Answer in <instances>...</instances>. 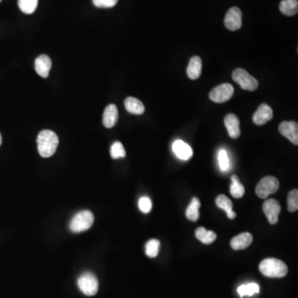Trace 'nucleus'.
Wrapping results in <instances>:
<instances>
[{"label":"nucleus","instance_id":"obj_1","mask_svg":"<svg viewBox=\"0 0 298 298\" xmlns=\"http://www.w3.org/2000/svg\"><path fill=\"white\" fill-rule=\"evenodd\" d=\"M37 142L40 155L47 159L56 153L59 144L58 136L53 131L42 130L37 136Z\"/></svg>","mask_w":298,"mask_h":298},{"label":"nucleus","instance_id":"obj_26","mask_svg":"<svg viewBox=\"0 0 298 298\" xmlns=\"http://www.w3.org/2000/svg\"><path fill=\"white\" fill-rule=\"evenodd\" d=\"M160 249V241L158 240H150L145 246V253L149 258H155L158 256Z\"/></svg>","mask_w":298,"mask_h":298},{"label":"nucleus","instance_id":"obj_9","mask_svg":"<svg viewBox=\"0 0 298 298\" xmlns=\"http://www.w3.org/2000/svg\"><path fill=\"white\" fill-rule=\"evenodd\" d=\"M263 210L268 222L271 225H275L278 221V216L281 212V205L275 199H268L263 203Z\"/></svg>","mask_w":298,"mask_h":298},{"label":"nucleus","instance_id":"obj_11","mask_svg":"<svg viewBox=\"0 0 298 298\" xmlns=\"http://www.w3.org/2000/svg\"><path fill=\"white\" fill-rule=\"evenodd\" d=\"M273 111L269 105L262 104L254 113L253 121L256 125H263L273 119Z\"/></svg>","mask_w":298,"mask_h":298},{"label":"nucleus","instance_id":"obj_32","mask_svg":"<svg viewBox=\"0 0 298 298\" xmlns=\"http://www.w3.org/2000/svg\"><path fill=\"white\" fill-rule=\"evenodd\" d=\"M2 144V135L0 133V145Z\"/></svg>","mask_w":298,"mask_h":298},{"label":"nucleus","instance_id":"obj_19","mask_svg":"<svg viewBox=\"0 0 298 298\" xmlns=\"http://www.w3.org/2000/svg\"><path fill=\"white\" fill-rule=\"evenodd\" d=\"M124 105L127 111L133 114H142L144 113V105L142 101L134 98V97H128L124 101Z\"/></svg>","mask_w":298,"mask_h":298},{"label":"nucleus","instance_id":"obj_31","mask_svg":"<svg viewBox=\"0 0 298 298\" xmlns=\"http://www.w3.org/2000/svg\"><path fill=\"white\" fill-rule=\"evenodd\" d=\"M119 0H93L95 6L98 8H113Z\"/></svg>","mask_w":298,"mask_h":298},{"label":"nucleus","instance_id":"obj_28","mask_svg":"<svg viewBox=\"0 0 298 298\" xmlns=\"http://www.w3.org/2000/svg\"><path fill=\"white\" fill-rule=\"evenodd\" d=\"M110 155L113 159H122L126 156L125 149L120 142L113 143L110 148Z\"/></svg>","mask_w":298,"mask_h":298},{"label":"nucleus","instance_id":"obj_6","mask_svg":"<svg viewBox=\"0 0 298 298\" xmlns=\"http://www.w3.org/2000/svg\"><path fill=\"white\" fill-rule=\"evenodd\" d=\"M278 189H279L278 180L276 177L268 176L260 180V182L257 185L255 192L259 198L266 199L272 194L277 192Z\"/></svg>","mask_w":298,"mask_h":298},{"label":"nucleus","instance_id":"obj_23","mask_svg":"<svg viewBox=\"0 0 298 298\" xmlns=\"http://www.w3.org/2000/svg\"><path fill=\"white\" fill-rule=\"evenodd\" d=\"M231 181H232L231 186V196L235 197V198H241L245 195V187L243 186L242 183L240 182L239 177L236 175L232 176Z\"/></svg>","mask_w":298,"mask_h":298},{"label":"nucleus","instance_id":"obj_7","mask_svg":"<svg viewBox=\"0 0 298 298\" xmlns=\"http://www.w3.org/2000/svg\"><path fill=\"white\" fill-rule=\"evenodd\" d=\"M234 87L232 85L226 83V84L219 85L218 87H214L210 94L209 97L212 101L215 103H224L231 100L233 96Z\"/></svg>","mask_w":298,"mask_h":298},{"label":"nucleus","instance_id":"obj_16","mask_svg":"<svg viewBox=\"0 0 298 298\" xmlns=\"http://www.w3.org/2000/svg\"><path fill=\"white\" fill-rule=\"evenodd\" d=\"M253 242V236L251 234L245 232L234 237L231 241V248L235 250H241L249 247Z\"/></svg>","mask_w":298,"mask_h":298},{"label":"nucleus","instance_id":"obj_15","mask_svg":"<svg viewBox=\"0 0 298 298\" xmlns=\"http://www.w3.org/2000/svg\"><path fill=\"white\" fill-rule=\"evenodd\" d=\"M119 119V111L115 105H108L103 114V124L106 128H113Z\"/></svg>","mask_w":298,"mask_h":298},{"label":"nucleus","instance_id":"obj_8","mask_svg":"<svg viewBox=\"0 0 298 298\" xmlns=\"http://www.w3.org/2000/svg\"><path fill=\"white\" fill-rule=\"evenodd\" d=\"M225 26L228 30L237 31L242 27V12L237 7L229 10L225 18Z\"/></svg>","mask_w":298,"mask_h":298},{"label":"nucleus","instance_id":"obj_5","mask_svg":"<svg viewBox=\"0 0 298 298\" xmlns=\"http://www.w3.org/2000/svg\"><path fill=\"white\" fill-rule=\"evenodd\" d=\"M232 78L245 91H254L259 87L258 81L242 68L234 70Z\"/></svg>","mask_w":298,"mask_h":298},{"label":"nucleus","instance_id":"obj_10","mask_svg":"<svg viewBox=\"0 0 298 298\" xmlns=\"http://www.w3.org/2000/svg\"><path fill=\"white\" fill-rule=\"evenodd\" d=\"M279 133L286 137L293 144H298V124L295 121H284L278 128Z\"/></svg>","mask_w":298,"mask_h":298},{"label":"nucleus","instance_id":"obj_30","mask_svg":"<svg viewBox=\"0 0 298 298\" xmlns=\"http://www.w3.org/2000/svg\"><path fill=\"white\" fill-rule=\"evenodd\" d=\"M138 207L143 213H148L152 210V201L148 197H142L138 201Z\"/></svg>","mask_w":298,"mask_h":298},{"label":"nucleus","instance_id":"obj_24","mask_svg":"<svg viewBox=\"0 0 298 298\" xmlns=\"http://www.w3.org/2000/svg\"><path fill=\"white\" fill-rule=\"evenodd\" d=\"M237 291L241 297L245 296H253L254 294L259 293V286L254 282L247 283L239 286Z\"/></svg>","mask_w":298,"mask_h":298},{"label":"nucleus","instance_id":"obj_20","mask_svg":"<svg viewBox=\"0 0 298 298\" xmlns=\"http://www.w3.org/2000/svg\"><path fill=\"white\" fill-rule=\"evenodd\" d=\"M200 207V201L197 197H194L191 200L190 205L186 209V216L189 220L196 222L200 218V211L199 209Z\"/></svg>","mask_w":298,"mask_h":298},{"label":"nucleus","instance_id":"obj_27","mask_svg":"<svg viewBox=\"0 0 298 298\" xmlns=\"http://www.w3.org/2000/svg\"><path fill=\"white\" fill-rule=\"evenodd\" d=\"M298 209V191L294 189L287 196V210L289 212H295Z\"/></svg>","mask_w":298,"mask_h":298},{"label":"nucleus","instance_id":"obj_22","mask_svg":"<svg viewBox=\"0 0 298 298\" xmlns=\"http://www.w3.org/2000/svg\"><path fill=\"white\" fill-rule=\"evenodd\" d=\"M196 237L205 245H210L216 240V234L211 231H206L204 227H199L195 232Z\"/></svg>","mask_w":298,"mask_h":298},{"label":"nucleus","instance_id":"obj_12","mask_svg":"<svg viewBox=\"0 0 298 298\" xmlns=\"http://www.w3.org/2000/svg\"><path fill=\"white\" fill-rule=\"evenodd\" d=\"M225 124L231 138H238L240 136V119L236 114H229L225 118Z\"/></svg>","mask_w":298,"mask_h":298},{"label":"nucleus","instance_id":"obj_17","mask_svg":"<svg viewBox=\"0 0 298 298\" xmlns=\"http://www.w3.org/2000/svg\"><path fill=\"white\" fill-rule=\"evenodd\" d=\"M202 70V61L199 56H195L191 57L189 62L186 74L191 80L198 79L201 74Z\"/></svg>","mask_w":298,"mask_h":298},{"label":"nucleus","instance_id":"obj_18","mask_svg":"<svg viewBox=\"0 0 298 298\" xmlns=\"http://www.w3.org/2000/svg\"><path fill=\"white\" fill-rule=\"evenodd\" d=\"M217 206L225 210L229 219H233L236 217V213L233 210V203L225 195H219L215 199Z\"/></svg>","mask_w":298,"mask_h":298},{"label":"nucleus","instance_id":"obj_21","mask_svg":"<svg viewBox=\"0 0 298 298\" xmlns=\"http://www.w3.org/2000/svg\"><path fill=\"white\" fill-rule=\"evenodd\" d=\"M280 11L286 16H294L297 14V0H282L279 5Z\"/></svg>","mask_w":298,"mask_h":298},{"label":"nucleus","instance_id":"obj_25","mask_svg":"<svg viewBox=\"0 0 298 298\" xmlns=\"http://www.w3.org/2000/svg\"><path fill=\"white\" fill-rule=\"evenodd\" d=\"M38 0H19V9L24 14H31L37 10Z\"/></svg>","mask_w":298,"mask_h":298},{"label":"nucleus","instance_id":"obj_29","mask_svg":"<svg viewBox=\"0 0 298 298\" xmlns=\"http://www.w3.org/2000/svg\"><path fill=\"white\" fill-rule=\"evenodd\" d=\"M218 160H219V168L224 172H226L230 168V159H229L228 154L226 153L225 149H222L218 155Z\"/></svg>","mask_w":298,"mask_h":298},{"label":"nucleus","instance_id":"obj_3","mask_svg":"<svg viewBox=\"0 0 298 298\" xmlns=\"http://www.w3.org/2000/svg\"><path fill=\"white\" fill-rule=\"evenodd\" d=\"M94 214L90 210H82L73 217L70 223V230L74 233L84 232L93 226Z\"/></svg>","mask_w":298,"mask_h":298},{"label":"nucleus","instance_id":"obj_33","mask_svg":"<svg viewBox=\"0 0 298 298\" xmlns=\"http://www.w3.org/2000/svg\"><path fill=\"white\" fill-rule=\"evenodd\" d=\"M0 2H1V0H0Z\"/></svg>","mask_w":298,"mask_h":298},{"label":"nucleus","instance_id":"obj_14","mask_svg":"<svg viewBox=\"0 0 298 298\" xmlns=\"http://www.w3.org/2000/svg\"><path fill=\"white\" fill-rule=\"evenodd\" d=\"M51 58L47 55H41L38 56L35 61V70L40 77L43 78H47L49 76L50 70H51Z\"/></svg>","mask_w":298,"mask_h":298},{"label":"nucleus","instance_id":"obj_2","mask_svg":"<svg viewBox=\"0 0 298 298\" xmlns=\"http://www.w3.org/2000/svg\"><path fill=\"white\" fill-rule=\"evenodd\" d=\"M259 271L262 274L268 277H283L287 274L288 268L286 263L279 259H266L259 264Z\"/></svg>","mask_w":298,"mask_h":298},{"label":"nucleus","instance_id":"obj_4","mask_svg":"<svg viewBox=\"0 0 298 298\" xmlns=\"http://www.w3.org/2000/svg\"><path fill=\"white\" fill-rule=\"evenodd\" d=\"M79 289L86 296H95L99 290V282L96 275L87 272L80 276L77 281Z\"/></svg>","mask_w":298,"mask_h":298},{"label":"nucleus","instance_id":"obj_13","mask_svg":"<svg viewBox=\"0 0 298 298\" xmlns=\"http://www.w3.org/2000/svg\"><path fill=\"white\" fill-rule=\"evenodd\" d=\"M173 150L175 155L182 160H188L193 154L191 147L182 140H176L173 142Z\"/></svg>","mask_w":298,"mask_h":298}]
</instances>
